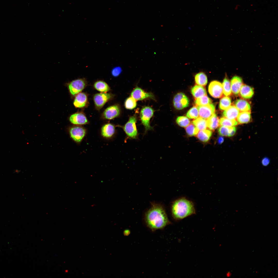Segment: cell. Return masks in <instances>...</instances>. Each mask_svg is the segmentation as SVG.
Listing matches in <instances>:
<instances>
[{
  "label": "cell",
  "instance_id": "6da1fadb",
  "mask_svg": "<svg viewBox=\"0 0 278 278\" xmlns=\"http://www.w3.org/2000/svg\"><path fill=\"white\" fill-rule=\"evenodd\" d=\"M144 219L147 226L152 231L162 229L171 224L164 206L154 202L145 212Z\"/></svg>",
  "mask_w": 278,
  "mask_h": 278
},
{
  "label": "cell",
  "instance_id": "7a4b0ae2",
  "mask_svg": "<svg viewBox=\"0 0 278 278\" xmlns=\"http://www.w3.org/2000/svg\"><path fill=\"white\" fill-rule=\"evenodd\" d=\"M171 212L173 218L179 220L196 214L194 203L185 197L174 200L171 204Z\"/></svg>",
  "mask_w": 278,
  "mask_h": 278
},
{
  "label": "cell",
  "instance_id": "3957f363",
  "mask_svg": "<svg viewBox=\"0 0 278 278\" xmlns=\"http://www.w3.org/2000/svg\"><path fill=\"white\" fill-rule=\"evenodd\" d=\"M154 110L151 107L145 106L141 109L140 114L142 124L145 128V134L149 130H153V128L150 125V120L153 116Z\"/></svg>",
  "mask_w": 278,
  "mask_h": 278
},
{
  "label": "cell",
  "instance_id": "277c9868",
  "mask_svg": "<svg viewBox=\"0 0 278 278\" xmlns=\"http://www.w3.org/2000/svg\"><path fill=\"white\" fill-rule=\"evenodd\" d=\"M137 120L135 115L131 116L123 126V130L128 138L131 139L138 138V134L136 125Z\"/></svg>",
  "mask_w": 278,
  "mask_h": 278
},
{
  "label": "cell",
  "instance_id": "5b68a950",
  "mask_svg": "<svg viewBox=\"0 0 278 278\" xmlns=\"http://www.w3.org/2000/svg\"><path fill=\"white\" fill-rule=\"evenodd\" d=\"M189 100L187 97L183 93H179L174 97L173 104L177 109L181 110L189 106Z\"/></svg>",
  "mask_w": 278,
  "mask_h": 278
},
{
  "label": "cell",
  "instance_id": "8992f818",
  "mask_svg": "<svg viewBox=\"0 0 278 278\" xmlns=\"http://www.w3.org/2000/svg\"><path fill=\"white\" fill-rule=\"evenodd\" d=\"M208 91L213 97L215 98H220L222 96L223 93L222 85L218 81H213L209 85Z\"/></svg>",
  "mask_w": 278,
  "mask_h": 278
},
{
  "label": "cell",
  "instance_id": "52a82bcc",
  "mask_svg": "<svg viewBox=\"0 0 278 278\" xmlns=\"http://www.w3.org/2000/svg\"><path fill=\"white\" fill-rule=\"evenodd\" d=\"M86 85V82L84 80L79 79L71 82L69 84L68 87L70 93L74 95L81 92Z\"/></svg>",
  "mask_w": 278,
  "mask_h": 278
},
{
  "label": "cell",
  "instance_id": "ba28073f",
  "mask_svg": "<svg viewBox=\"0 0 278 278\" xmlns=\"http://www.w3.org/2000/svg\"><path fill=\"white\" fill-rule=\"evenodd\" d=\"M131 96L136 101L141 100L147 98L156 100L155 97L152 93L146 92L137 86L133 90L131 93Z\"/></svg>",
  "mask_w": 278,
  "mask_h": 278
},
{
  "label": "cell",
  "instance_id": "9c48e42d",
  "mask_svg": "<svg viewBox=\"0 0 278 278\" xmlns=\"http://www.w3.org/2000/svg\"><path fill=\"white\" fill-rule=\"evenodd\" d=\"M113 97L112 95L110 93L101 92L96 94L93 97L96 107L98 109H100Z\"/></svg>",
  "mask_w": 278,
  "mask_h": 278
},
{
  "label": "cell",
  "instance_id": "30bf717a",
  "mask_svg": "<svg viewBox=\"0 0 278 278\" xmlns=\"http://www.w3.org/2000/svg\"><path fill=\"white\" fill-rule=\"evenodd\" d=\"M71 137L75 142H81L86 134V130L84 127L80 126L72 127L70 129Z\"/></svg>",
  "mask_w": 278,
  "mask_h": 278
},
{
  "label": "cell",
  "instance_id": "8fae6325",
  "mask_svg": "<svg viewBox=\"0 0 278 278\" xmlns=\"http://www.w3.org/2000/svg\"><path fill=\"white\" fill-rule=\"evenodd\" d=\"M199 116L205 119L210 117L215 113V107L213 103L204 106H198L197 107Z\"/></svg>",
  "mask_w": 278,
  "mask_h": 278
},
{
  "label": "cell",
  "instance_id": "7c38bea8",
  "mask_svg": "<svg viewBox=\"0 0 278 278\" xmlns=\"http://www.w3.org/2000/svg\"><path fill=\"white\" fill-rule=\"evenodd\" d=\"M120 112V110L119 106L118 105H115L106 108L103 112V115L105 119L111 120L118 116Z\"/></svg>",
  "mask_w": 278,
  "mask_h": 278
},
{
  "label": "cell",
  "instance_id": "4fadbf2b",
  "mask_svg": "<svg viewBox=\"0 0 278 278\" xmlns=\"http://www.w3.org/2000/svg\"><path fill=\"white\" fill-rule=\"evenodd\" d=\"M231 83L232 92L235 95L238 96L243 85L242 79L237 76H234L231 80Z\"/></svg>",
  "mask_w": 278,
  "mask_h": 278
},
{
  "label": "cell",
  "instance_id": "5bb4252c",
  "mask_svg": "<svg viewBox=\"0 0 278 278\" xmlns=\"http://www.w3.org/2000/svg\"><path fill=\"white\" fill-rule=\"evenodd\" d=\"M70 122L75 125H82L88 123V120L85 116L83 113L78 112L71 116L69 118Z\"/></svg>",
  "mask_w": 278,
  "mask_h": 278
},
{
  "label": "cell",
  "instance_id": "9a60e30c",
  "mask_svg": "<svg viewBox=\"0 0 278 278\" xmlns=\"http://www.w3.org/2000/svg\"><path fill=\"white\" fill-rule=\"evenodd\" d=\"M239 113L240 111L234 105H231L225 110L222 115L224 117L227 118L236 120Z\"/></svg>",
  "mask_w": 278,
  "mask_h": 278
},
{
  "label": "cell",
  "instance_id": "2e32d148",
  "mask_svg": "<svg viewBox=\"0 0 278 278\" xmlns=\"http://www.w3.org/2000/svg\"><path fill=\"white\" fill-rule=\"evenodd\" d=\"M115 132V127L110 123L106 124L103 125L101 128V134L105 138H110L111 137L114 135Z\"/></svg>",
  "mask_w": 278,
  "mask_h": 278
},
{
  "label": "cell",
  "instance_id": "e0dca14e",
  "mask_svg": "<svg viewBox=\"0 0 278 278\" xmlns=\"http://www.w3.org/2000/svg\"><path fill=\"white\" fill-rule=\"evenodd\" d=\"M87 101V97L86 94L83 93H79L76 96L73 104L76 107L83 108L86 105Z\"/></svg>",
  "mask_w": 278,
  "mask_h": 278
},
{
  "label": "cell",
  "instance_id": "ac0fdd59",
  "mask_svg": "<svg viewBox=\"0 0 278 278\" xmlns=\"http://www.w3.org/2000/svg\"><path fill=\"white\" fill-rule=\"evenodd\" d=\"M237 131L236 128L234 126L227 127L221 126L218 129V133L222 136L231 137L234 136Z\"/></svg>",
  "mask_w": 278,
  "mask_h": 278
},
{
  "label": "cell",
  "instance_id": "d6986e66",
  "mask_svg": "<svg viewBox=\"0 0 278 278\" xmlns=\"http://www.w3.org/2000/svg\"><path fill=\"white\" fill-rule=\"evenodd\" d=\"M234 106L241 111H249L251 110L249 103L247 101L242 99L236 100L234 102Z\"/></svg>",
  "mask_w": 278,
  "mask_h": 278
},
{
  "label": "cell",
  "instance_id": "ffe728a7",
  "mask_svg": "<svg viewBox=\"0 0 278 278\" xmlns=\"http://www.w3.org/2000/svg\"><path fill=\"white\" fill-rule=\"evenodd\" d=\"M239 93L240 96L242 98L245 99H250L253 95L254 91L251 87L246 84H243L241 88Z\"/></svg>",
  "mask_w": 278,
  "mask_h": 278
},
{
  "label": "cell",
  "instance_id": "44dd1931",
  "mask_svg": "<svg viewBox=\"0 0 278 278\" xmlns=\"http://www.w3.org/2000/svg\"><path fill=\"white\" fill-rule=\"evenodd\" d=\"M206 122L207 127L212 130H214L220 125L219 119L215 113L207 119Z\"/></svg>",
  "mask_w": 278,
  "mask_h": 278
},
{
  "label": "cell",
  "instance_id": "7402d4cb",
  "mask_svg": "<svg viewBox=\"0 0 278 278\" xmlns=\"http://www.w3.org/2000/svg\"><path fill=\"white\" fill-rule=\"evenodd\" d=\"M192 93L196 99L206 95L207 92L205 88L202 86L196 85L191 89Z\"/></svg>",
  "mask_w": 278,
  "mask_h": 278
},
{
  "label": "cell",
  "instance_id": "603a6c76",
  "mask_svg": "<svg viewBox=\"0 0 278 278\" xmlns=\"http://www.w3.org/2000/svg\"><path fill=\"white\" fill-rule=\"evenodd\" d=\"M212 134V132L211 131L205 129L198 131L196 136L200 141L206 142L209 140Z\"/></svg>",
  "mask_w": 278,
  "mask_h": 278
},
{
  "label": "cell",
  "instance_id": "cb8c5ba5",
  "mask_svg": "<svg viewBox=\"0 0 278 278\" xmlns=\"http://www.w3.org/2000/svg\"><path fill=\"white\" fill-rule=\"evenodd\" d=\"M237 118V122L240 124L248 123L251 120L250 112L249 111H242L239 113Z\"/></svg>",
  "mask_w": 278,
  "mask_h": 278
},
{
  "label": "cell",
  "instance_id": "d4e9b609",
  "mask_svg": "<svg viewBox=\"0 0 278 278\" xmlns=\"http://www.w3.org/2000/svg\"><path fill=\"white\" fill-rule=\"evenodd\" d=\"M196 83L201 86H205L207 82V77L205 74L203 72H200L197 74L195 77Z\"/></svg>",
  "mask_w": 278,
  "mask_h": 278
},
{
  "label": "cell",
  "instance_id": "484cf974",
  "mask_svg": "<svg viewBox=\"0 0 278 278\" xmlns=\"http://www.w3.org/2000/svg\"><path fill=\"white\" fill-rule=\"evenodd\" d=\"M94 86L96 90L102 93H106L110 89L108 84L102 81H99L95 82Z\"/></svg>",
  "mask_w": 278,
  "mask_h": 278
},
{
  "label": "cell",
  "instance_id": "4316f807",
  "mask_svg": "<svg viewBox=\"0 0 278 278\" xmlns=\"http://www.w3.org/2000/svg\"><path fill=\"white\" fill-rule=\"evenodd\" d=\"M192 123L199 130L205 129L207 128L206 120L202 117H197L193 120Z\"/></svg>",
  "mask_w": 278,
  "mask_h": 278
},
{
  "label": "cell",
  "instance_id": "83f0119b",
  "mask_svg": "<svg viewBox=\"0 0 278 278\" xmlns=\"http://www.w3.org/2000/svg\"><path fill=\"white\" fill-rule=\"evenodd\" d=\"M222 86L224 94L226 96L230 95L232 93L231 83L226 76L223 80Z\"/></svg>",
  "mask_w": 278,
  "mask_h": 278
},
{
  "label": "cell",
  "instance_id": "f1b7e54d",
  "mask_svg": "<svg viewBox=\"0 0 278 278\" xmlns=\"http://www.w3.org/2000/svg\"><path fill=\"white\" fill-rule=\"evenodd\" d=\"M238 124L236 120L230 119L224 117H222L219 120V124L221 126L232 127L237 125Z\"/></svg>",
  "mask_w": 278,
  "mask_h": 278
},
{
  "label": "cell",
  "instance_id": "f546056e",
  "mask_svg": "<svg viewBox=\"0 0 278 278\" xmlns=\"http://www.w3.org/2000/svg\"><path fill=\"white\" fill-rule=\"evenodd\" d=\"M231 98L227 97H223L220 100L219 107L222 110H225L231 106Z\"/></svg>",
  "mask_w": 278,
  "mask_h": 278
},
{
  "label": "cell",
  "instance_id": "4dcf8cb0",
  "mask_svg": "<svg viewBox=\"0 0 278 278\" xmlns=\"http://www.w3.org/2000/svg\"><path fill=\"white\" fill-rule=\"evenodd\" d=\"M212 100L206 95L197 98L195 103L198 106H204L211 103Z\"/></svg>",
  "mask_w": 278,
  "mask_h": 278
},
{
  "label": "cell",
  "instance_id": "1f68e13d",
  "mask_svg": "<svg viewBox=\"0 0 278 278\" xmlns=\"http://www.w3.org/2000/svg\"><path fill=\"white\" fill-rule=\"evenodd\" d=\"M136 100L131 97L127 98L125 102V106L126 109L132 110L136 106Z\"/></svg>",
  "mask_w": 278,
  "mask_h": 278
},
{
  "label": "cell",
  "instance_id": "d6a6232c",
  "mask_svg": "<svg viewBox=\"0 0 278 278\" xmlns=\"http://www.w3.org/2000/svg\"><path fill=\"white\" fill-rule=\"evenodd\" d=\"M177 124L180 126L182 127H186L190 123V121L187 117L184 116L178 117L176 120Z\"/></svg>",
  "mask_w": 278,
  "mask_h": 278
},
{
  "label": "cell",
  "instance_id": "836d02e7",
  "mask_svg": "<svg viewBox=\"0 0 278 278\" xmlns=\"http://www.w3.org/2000/svg\"><path fill=\"white\" fill-rule=\"evenodd\" d=\"M186 132L189 136H195L197 134L199 130L193 124H189L185 128Z\"/></svg>",
  "mask_w": 278,
  "mask_h": 278
},
{
  "label": "cell",
  "instance_id": "e575fe53",
  "mask_svg": "<svg viewBox=\"0 0 278 278\" xmlns=\"http://www.w3.org/2000/svg\"><path fill=\"white\" fill-rule=\"evenodd\" d=\"M198 110L196 106L191 108L186 114V116L190 119H196L198 117Z\"/></svg>",
  "mask_w": 278,
  "mask_h": 278
},
{
  "label": "cell",
  "instance_id": "d590c367",
  "mask_svg": "<svg viewBox=\"0 0 278 278\" xmlns=\"http://www.w3.org/2000/svg\"><path fill=\"white\" fill-rule=\"evenodd\" d=\"M121 71L122 70L120 67H116L112 70L111 72L112 74L114 76H118L121 73Z\"/></svg>",
  "mask_w": 278,
  "mask_h": 278
},
{
  "label": "cell",
  "instance_id": "8d00e7d4",
  "mask_svg": "<svg viewBox=\"0 0 278 278\" xmlns=\"http://www.w3.org/2000/svg\"><path fill=\"white\" fill-rule=\"evenodd\" d=\"M270 162L269 159L267 157H265L262 160V165L264 166H267Z\"/></svg>",
  "mask_w": 278,
  "mask_h": 278
},
{
  "label": "cell",
  "instance_id": "74e56055",
  "mask_svg": "<svg viewBox=\"0 0 278 278\" xmlns=\"http://www.w3.org/2000/svg\"><path fill=\"white\" fill-rule=\"evenodd\" d=\"M224 140L223 138L221 136H220L219 137L218 139V142L219 144H222Z\"/></svg>",
  "mask_w": 278,
  "mask_h": 278
},
{
  "label": "cell",
  "instance_id": "f35d334b",
  "mask_svg": "<svg viewBox=\"0 0 278 278\" xmlns=\"http://www.w3.org/2000/svg\"><path fill=\"white\" fill-rule=\"evenodd\" d=\"M231 273L230 272H229L227 274V276L228 277H230L231 276Z\"/></svg>",
  "mask_w": 278,
  "mask_h": 278
}]
</instances>
